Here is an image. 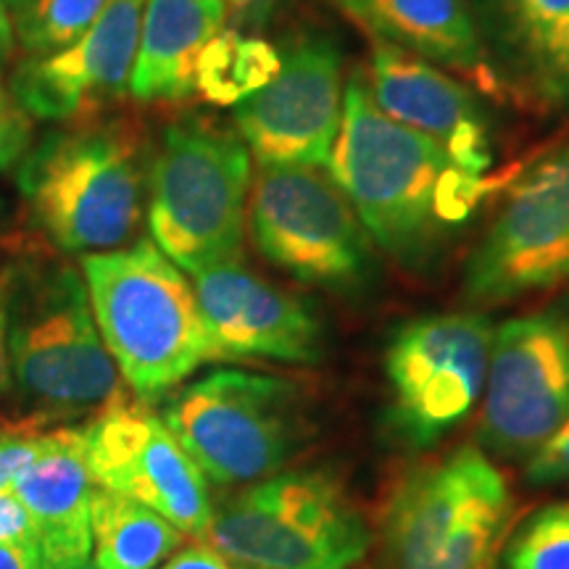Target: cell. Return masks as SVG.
<instances>
[{"mask_svg":"<svg viewBox=\"0 0 569 569\" xmlns=\"http://www.w3.org/2000/svg\"><path fill=\"white\" fill-rule=\"evenodd\" d=\"M13 427L98 417L124 401L122 375L98 332L84 277L40 253L0 272Z\"/></svg>","mask_w":569,"mask_h":569,"instance_id":"6da1fadb","label":"cell"},{"mask_svg":"<svg viewBox=\"0 0 569 569\" xmlns=\"http://www.w3.org/2000/svg\"><path fill=\"white\" fill-rule=\"evenodd\" d=\"M327 172L359 213L372 243L398 259L422 256L480 201L472 177L432 140L377 109L359 74L346 90L343 122Z\"/></svg>","mask_w":569,"mask_h":569,"instance_id":"7a4b0ae2","label":"cell"},{"mask_svg":"<svg viewBox=\"0 0 569 569\" xmlns=\"http://www.w3.org/2000/svg\"><path fill=\"white\" fill-rule=\"evenodd\" d=\"M90 309L122 380L156 401L213 359L196 288L153 240L82 259Z\"/></svg>","mask_w":569,"mask_h":569,"instance_id":"3957f363","label":"cell"},{"mask_svg":"<svg viewBox=\"0 0 569 569\" xmlns=\"http://www.w3.org/2000/svg\"><path fill=\"white\" fill-rule=\"evenodd\" d=\"M32 219L67 253H106L138 232L146 211V156L130 122L48 132L17 167Z\"/></svg>","mask_w":569,"mask_h":569,"instance_id":"277c9868","label":"cell"},{"mask_svg":"<svg viewBox=\"0 0 569 569\" xmlns=\"http://www.w3.org/2000/svg\"><path fill=\"white\" fill-rule=\"evenodd\" d=\"M515 498L480 448L465 446L398 482L382 517L386 569H493Z\"/></svg>","mask_w":569,"mask_h":569,"instance_id":"5b68a950","label":"cell"},{"mask_svg":"<svg viewBox=\"0 0 569 569\" xmlns=\"http://www.w3.org/2000/svg\"><path fill=\"white\" fill-rule=\"evenodd\" d=\"M251 161L246 142L222 127H167L148 172V227L184 272L240 259Z\"/></svg>","mask_w":569,"mask_h":569,"instance_id":"8992f818","label":"cell"},{"mask_svg":"<svg viewBox=\"0 0 569 569\" xmlns=\"http://www.w3.org/2000/svg\"><path fill=\"white\" fill-rule=\"evenodd\" d=\"M203 540L248 569H351L372 536L325 472H277L213 509Z\"/></svg>","mask_w":569,"mask_h":569,"instance_id":"52a82bcc","label":"cell"},{"mask_svg":"<svg viewBox=\"0 0 569 569\" xmlns=\"http://www.w3.org/2000/svg\"><path fill=\"white\" fill-rule=\"evenodd\" d=\"M161 419L203 478L217 486L272 478L303 436L298 388L240 369H219L190 382L169 398Z\"/></svg>","mask_w":569,"mask_h":569,"instance_id":"ba28073f","label":"cell"},{"mask_svg":"<svg viewBox=\"0 0 569 569\" xmlns=\"http://www.w3.org/2000/svg\"><path fill=\"white\" fill-rule=\"evenodd\" d=\"M246 219L256 251L303 284L353 288L372 264V238L327 169L259 167Z\"/></svg>","mask_w":569,"mask_h":569,"instance_id":"9c48e42d","label":"cell"},{"mask_svg":"<svg viewBox=\"0 0 569 569\" xmlns=\"http://www.w3.org/2000/svg\"><path fill=\"white\" fill-rule=\"evenodd\" d=\"M493 325L482 315L419 317L386 351L388 430L407 448H427L465 422L486 390Z\"/></svg>","mask_w":569,"mask_h":569,"instance_id":"30bf717a","label":"cell"},{"mask_svg":"<svg viewBox=\"0 0 569 569\" xmlns=\"http://www.w3.org/2000/svg\"><path fill=\"white\" fill-rule=\"evenodd\" d=\"M480 440L530 457L569 417V317L543 311L503 322L490 346Z\"/></svg>","mask_w":569,"mask_h":569,"instance_id":"8fae6325","label":"cell"},{"mask_svg":"<svg viewBox=\"0 0 569 569\" xmlns=\"http://www.w3.org/2000/svg\"><path fill=\"white\" fill-rule=\"evenodd\" d=\"M569 282V146L511 188L465 269L469 301L507 303Z\"/></svg>","mask_w":569,"mask_h":569,"instance_id":"7c38bea8","label":"cell"},{"mask_svg":"<svg viewBox=\"0 0 569 569\" xmlns=\"http://www.w3.org/2000/svg\"><path fill=\"white\" fill-rule=\"evenodd\" d=\"M82 436L92 486L159 511L184 536H206L213 515L209 480L146 401L113 403Z\"/></svg>","mask_w":569,"mask_h":569,"instance_id":"4fadbf2b","label":"cell"},{"mask_svg":"<svg viewBox=\"0 0 569 569\" xmlns=\"http://www.w3.org/2000/svg\"><path fill=\"white\" fill-rule=\"evenodd\" d=\"M343 59L325 38L298 40L280 71L234 106V127L259 167H327L343 122Z\"/></svg>","mask_w":569,"mask_h":569,"instance_id":"5bb4252c","label":"cell"},{"mask_svg":"<svg viewBox=\"0 0 569 569\" xmlns=\"http://www.w3.org/2000/svg\"><path fill=\"white\" fill-rule=\"evenodd\" d=\"M196 298L213 359H274L315 365L322 359V327L303 301L253 274L240 259L193 272Z\"/></svg>","mask_w":569,"mask_h":569,"instance_id":"9a60e30c","label":"cell"},{"mask_svg":"<svg viewBox=\"0 0 569 569\" xmlns=\"http://www.w3.org/2000/svg\"><path fill=\"white\" fill-rule=\"evenodd\" d=\"M146 0H109L71 46L27 56L11 74V96L32 119L67 122L130 90Z\"/></svg>","mask_w":569,"mask_h":569,"instance_id":"2e32d148","label":"cell"},{"mask_svg":"<svg viewBox=\"0 0 569 569\" xmlns=\"http://www.w3.org/2000/svg\"><path fill=\"white\" fill-rule=\"evenodd\" d=\"M369 96L377 109L432 140L461 172L482 177L493 163L490 127L465 84L422 56L375 40Z\"/></svg>","mask_w":569,"mask_h":569,"instance_id":"e0dca14e","label":"cell"},{"mask_svg":"<svg viewBox=\"0 0 569 569\" xmlns=\"http://www.w3.org/2000/svg\"><path fill=\"white\" fill-rule=\"evenodd\" d=\"M11 493L32 519L40 569H77L92 553L90 493L84 436L77 427L48 432V446L13 480Z\"/></svg>","mask_w":569,"mask_h":569,"instance_id":"ac0fdd59","label":"cell"},{"mask_svg":"<svg viewBox=\"0 0 569 569\" xmlns=\"http://www.w3.org/2000/svg\"><path fill=\"white\" fill-rule=\"evenodd\" d=\"M222 0H146L130 92L138 101H184L196 92L203 48L224 30Z\"/></svg>","mask_w":569,"mask_h":569,"instance_id":"d6986e66","label":"cell"},{"mask_svg":"<svg viewBox=\"0 0 569 569\" xmlns=\"http://www.w3.org/2000/svg\"><path fill=\"white\" fill-rule=\"evenodd\" d=\"M372 40L422 56L425 61L480 77L486 53L467 0H330Z\"/></svg>","mask_w":569,"mask_h":569,"instance_id":"ffe728a7","label":"cell"},{"mask_svg":"<svg viewBox=\"0 0 569 569\" xmlns=\"http://www.w3.org/2000/svg\"><path fill=\"white\" fill-rule=\"evenodd\" d=\"M498 46L540 96L569 98V0H480Z\"/></svg>","mask_w":569,"mask_h":569,"instance_id":"44dd1931","label":"cell"},{"mask_svg":"<svg viewBox=\"0 0 569 569\" xmlns=\"http://www.w3.org/2000/svg\"><path fill=\"white\" fill-rule=\"evenodd\" d=\"M90 530L98 569H156L184 543L159 511L106 488L90 493Z\"/></svg>","mask_w":569,"mask_h":569,"instance_id":"7402d4cb","label":"cell"},{"mask_svg":"<svg viewBox=\"0 0 569 569\" xmlns=\"http://www.w3.org/2000/svg\"><path fill=\"white\" fill-rule=\"evenodd\" d=\"M282 53L272 42L222 30L203 48L196 69V92L209 103L238 106L280 71Z\"/></svg>","mask_w":569,"mask_h":569,"instance_id":"603a6c76","label":"cell"},{"mask_svg":"<svg viewBox=\"0 0 569 569\" xmlns=\"http://www.w3.org/2000/svg\"><path fill=\"white\" fill-rule=\"evenodd\" d=\"M109 0H32L13 21V38L30 56L67 48L101 17Z\"/></svg>","mask_w":569,"mask_h":569,"instance_id":"cb8c5ba5","label":"cell"},{"mask_svg":"<svg viewBox=\"0 0 569 569\" xmlns=\"http://www.w3.org/2000/svg\"><path fill=\"white\" fill-rule=\"evenodd\" d=\"M509 569H569V503L540 509L507 546Z\"/></svg>","mask_w":569,"mask_h":569,"instance_id":"d4e9b609","label":"cell"},{"mask_svg":"<svg viewBox=\"0 0 569 569\" xmlns=\"http://www.w3.org/2000/svg\"><path fill=\"white\" fill-rule=\"evenodd\" d=\"M48 432L30 427H0V493L11 490L13 480L46 451Z\"/></svg>","mask_w":569,"mask_h":569,"instance_id":"484cf974","label":"cell"},{"mask_svg":"<svg viewBox=\"0 0 569 569\" xmlns=\"http://www.w3.org/2000/svg\"><path fill=\"white\" fill-rule=\"evenodd\" d=\"M32 148V117L21 109L9 88L0 84V172L19 167Z\"/></svg>","mask_w":569,"mask_h":569,"instance_id":"4316f807","label":"cell"},{"mask_svg":"<svg viewBox=\"0 0 569 569\" xmlns=\"http://www.w3.org/2000/svg\"><path fill=\"white\" fill-rule=\"evenodd\" d=\"M525 475L536 486H551V482L569 480V417L538 451L530 453Z\"/></svg>","mask_w":569,"mask_h":569,"instance_id":"83f0119b","label":"cell"},{"mask_svg":"<svg viewBox=\"0 0 569 569\" xmlns=\"http://www.w3.org/2000/svg\"><path fill=\"white\" fill-rule=\"evenodd\" d=\"M0 540H6V543H19L24 546V549L38 551V538H34L32 519L11 490L0 493Z\"/></svg>","mask_w":569,"mask_h":569,"instance_id":"f1b7e54d","label":"cell"},{"mask_svg":"<svg viewBox=\"0 0 569 569\" xmlns=\"http://www.w3.org/2000/svg\"><path fill=\"white\" fill-rule=\"evenodd\" d=\"M163 569H234L230 559H224L222 553L213 551L211 546H193V549H184L167 561Z\"/></svg>","mask_w":569,"mask_h":569,"instance_id":"f546056e","label":"cell"},{"mask_svg":"<svg viewBox=\"0 0 569 569\" xmlns=\"http://www.w3.org/2000/svg\"><path fill=\"white\" fill-rule=\"evenodd\" d=\"M0 569H40V553L19 543L0 540Z\"/></svg>","mask_w":569,"mask_h":569,"instance_id":"4dcf8cb0","label":"cell"},{"mask_svg":"<svg viewBox=\"0 0 569 569\" xmlns=\"http://www.w3.org/2000/svg\"><path fill=\"white\" fill-rule=\"evenodd\" d=\"M13 46H17V38H13V19L11 11L6 9V3L0 0V71H3L6 63H9Z\"/></svg>","mask_w":569,"mask_h":569,"instance_id":"1f68e13d","label":"cell"},{"mask_svg":"<svg viewBox=\"0 0 569 569\" xmlns=\"http://www.w3.org/2000/svg\"><path fill=\"white\" fill-rule=\"evenodd\" d=\"M11 390V367H9V348H6V317L0 309V407L9 398Z\"/></svg>","mask_w":569,"mask_h":569,"instance_id":"d6a6232c","label":"cell"},{"mask_svg":"<svg viewBox=\"0 0 569 569\" xmlns=\"http://www.w3.org/2000/svg\"><path fill=\"white\" fill-rule=\"evenodd\" d=\"M3 3H6V9L11 11V19H13V17H17V13L24 11L27 6L32 3V0H3Z\"/></svg>","mask_w":569,"mask_h":569,"instance_id":"836d02e7","label":"cell"},{"mask_svg":"<svg viewBox=\"0 0 569 569\" xmlns=\"http://www.w3.org/2000/svg\"><path fill=\"white\" fill-rule=\"evenodd\" d=\"M222 3H227V6H243V3H248V0H222Z\"/></svg>","mask_w":569,"mask_h":569,"instance_id":"e575fe53","label":"cell"},{"mask_svg":"<svg viewBox=\"0 0 569 569\" xmlns=\"http://www.w3.org/2000/svg\"><path fill=\"white\" fill-rule=\"evenodd\" d=\"M77 569H98V567H88V565H84V567H77Z\"/></svg>","mask_w":569,"mask_h":569,"instance_id":"d590c367","label":"cell"}]
</instances>
